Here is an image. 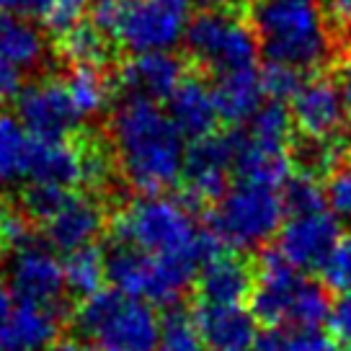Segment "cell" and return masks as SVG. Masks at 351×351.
<instances>
[{
    "mask_svg": "<svg viewBox=\"0 0 351 351\" xmlns=\"http://www.w3.org/2000/svg\"><path fill=\"white\" fill-rule=\"evenodd\" d=\"M111 143L127 184L137 191L158 197L181 181L186 143L155 101H121L111 114Z\"/></svg>",
    "mask_w": 351,
    "mask_h": 351,
    "instance_id": "obj_1",
    "label": "cell"
},
{
    "mask_svg": "<svg viewBox=\"0 0 351 351\" xmlns=\"http://www.w3.org/2000/svg\"><path fill=\"white\" fill-rule=\"evenodd\" d=\"M114 238L158 258L189 261L197 269L217 261L222 243L212 230H199L191 209L168 197H143L114 219Z\"/></svg>",
    "mask_w": 351,
    "mask_h": 351,
    "instance_id": "obj_2",
    "label": "cell"
},
{
    "mask_svg": "<svg viewBox=\"0 0 351 351\" xmlns=\"http://www.w3.org/2000/svg\"><path fill=\"white\" fill-rule=\"evenodd\" d=\"M251 29L266 62L305 73L328 57L320 0H256Z\"/></svg>",
    "mask_w": 351,
    "mask_h": 351,
    "instance_id": "obj_3",
    "label": "cell"
},
{
    "mask_svg": "<svg viewBox=\"0 0 351 351\" xmlns=\"http://www.w3.org/2000/svg\"><path fill=\"white\" fill-rule=\"evenodd\" d=\"M330 313V297L326 287L310 282L292 263L282 258L276 248L261 253L253 282L251 315L276 326H318Z\"/></svg>",
    "mask_w": 351,
    "mask_h": 351,
    "instance_id": "obj_4",
    "label": "cell"
},
{
    "mask_svg": "<svg viewBox=\"0 0 351 351\" xmlns=\"http://www.w3.org/2000/svg\"><path fill=\"white\" fill-rule=\"evenodd\" d=\"M75 326L93 351H158L163 320L145 300L114 289L80 302Z\"/></svg>",
    "mask_w": 351,
    "mask_h": 351,
    "instance_id": "obj_5",
    "label": "cell"
},
{
    "mask_svg": "<svg viewBox=\"0 0 351 351\" xmlns=\"http://www.w3.org/2000/svg\"><path fill=\"white\" fill-rule=\"evenodd\" d=\"M285 215V202L276 189L238 181L209 212V230L222 245L251 251L279 235Z\"/></svg>",
    "mask_w": 351,
    "mask_h": 351,
    "instance_id": "obj_6",
    "label": "cell"
},
{
    "mask_svg": "<svg viewBox=\"0 0 351 351\" xmlns=\"http://www.w3.org/2000/svg\"><path fill=\"white\" fill-rule=\"evenodd\" d=\"M197 276V266L176 258H158L130 245H114L106 253V282L150 305H176Z\"/></svg>",
    "mask_w": 351,
    "mask_h": 351,
    "instance_id": "obj_7",
    "label": "cell"
},
{
    "mask_svg": "<svg viewBox=\"0 0 351 351\" xmlns=\"http://www.w3.org/2000/svg\"><path fill=\"white\" fill-rule=\"evenodd\" d=\"M186 49L215 75L256 67L258 39L248 23L222 8L197 13L186 29Z\"/></svg>",
    "mask_w": 351,
    "mask_h": 351,
    "instance_id": "obj_8",
    "label": "cell"
},
{
    "mask_svg": "<svg viewBox=\"0 0 351 351\" xmlns=\"http://www.w3.org/2000/svg\"><path fill=\"white\" fill-rule=\"evenodd\" d=\"M191 0H121L109 32L132 55L171 52L186 36Z\"/></svg>",
    "mask_w": 351,
    "mask_h": 351,
    "instance_id": "obj_9",
    "label": "cell"
},
{
    "mask_svg": "<svg viewBox=\"0 0 351 351\" xmlns=\"http://www.w3.org/2000/svg\"><path fill=\"white\" fill-rule=\"evenodd\" d=\"M5 282L23 305H36L57 313L65 300V269L55 251L44 243L29 241L16 248L5 266Z\"/></svg>",
    "mask_w": 351,
    "mask_h": 351,
    "instance_id": "obj_10",
    "label": "cell"
},
{
    "mask_svg": "<svg viewBox=\"0 0 351 351\" xmlns=\"http://www.w3.org/2000/svg\"><path fill=\"white\" fill-rule=\"evenodd\" d=\"M16 119L36 140H67L83 117L65 83L57 77H44L21 88L16 96Z\"/></svg>",
    "mask_w": 351,
    "mask_h": 351,
    "instance_id": "obj_11",
    "label": "cell"
},
{
    "mask_svg": "<svg viewBox=\"0 0 351 351\" xmlns=\"http://www.w3.org/2000/svg\"><path fill=\"white\" fill-rule=\"evenodd\" d=\"M232 134H209L186 147L184 160V202L186 207H202L219 202L228 191V173L232 171Z\"/></svg>",
    "mask_w": 351,
    "mask_h": 351,
    "instance_id": "obj_12",
    "label": "cell"
},
{
    "mask_svg": "<svg viewBox=\"0 0 351 351\" xmlns=\"http://www.w3.org/2000/svg\"><path fill=\"white\" fill-rule=\"evenodd\" d=\"M44 57V34L26 19L0 13V101L16 99L23 88V77L42 65Z\"/></svg>",
    "mask_w": 351,
    "mask_h": 351,
    "instance_id": "obj_13",
    "label": "cell"
},
{
    "mask_svg": "<svg viewBox=\"0 0 351 351\" xmlns=\"http://www.w3.org/2000/svg\"><path fill=\"white\" fill-rule=\"evenodd\" d=\"M339 241V219L330 212H315V215H300V217L287 219L279 230L276 251L297 271L323 269V263L328 261Z\"/></svg>",
    "mask_w": 351,
    "mask_h": 351,
    "instance_id": "obj_14",
    "label": "cell"
},
{
    "mask_svg": "<svg viewBox=\"0 0 351 351\" xmlns=\"http://www.w3.org/2000/svg\"><path fill=\"white\" fill-rule=\"evenodd\" d=\"M292 124L310 140H328L343 124V104L339 88L330 77L305 80L297 96L289 101Z\"/></svg>",
    "mask_w": 351,
    "mask_h": 351,
    "instance_id": "obj_15",
    "label": "cell"
},
{
    "mask_svg": "<svg viewBox=\"0 0 351 351\" xmlns=\"http://www.w3.org/2000/svg\"><path fill=\"white\" fill-rule=\"evenodd\" d=\"M186 77L184 62L173 52L132 55L119 70V83L132 99L168 101Z\"/></svg>",
    "mask_w": 351,
    "mask_h": 351,
    "instance_id": "obj_16",
    "label": "cell"
},
{
    "mask_svg": "<svg viewBox=\"0 0 351 351\" xmlns=\"http://www.w3.org/2000/svg\"><path fill=\"white\" fill-rule=\"evenodd\" d=\"M101 230H104V209L96 199L80 194H73L55 217L44 222L47 245L67 256L93 245Z\"/></svg>",
    "mask_w": 351,
    "mask_h": 351,
    "instance_id": "obj_17",
    "label": "cell"
},
{
    "mask_svg": "<svg viewBox=\"0 0 351 351\" xmlns=\"http://www.w3.org/2000/svg\"><path fill=\"white\" fill-rule=\"evenodd\" d=\"M230 134L232 147H235L232 173L238 176V181L279 191L292 178V158L287 153V147L253 143L243 130H232Z\"/></svg>",
    "mask_w": 351,
    "mask_h": 351,
    "instance_id": "obj_18",
    "label": "cell"
},
{
    "mask_svg": "<svg viewBox=\"0 0 351 351\" xmlns=\"http://www.w3.org/2000/svg\"><path fill=\"white\" fill-rule=\"evenodd\" d=\"M194 326L204 349L209 351H253L256 346V318L243 307H217L199 302Z\"/></svg>",
    "mask_w": 351,
    "mask_h": 351,
    "instance_id": "obj_19",
    "label": "cell"
},
{
    "mask_svg": "<svg viewBox=\"0 0 351 351\" xmlns=\"http://www.w3.org/2000/svg\"><path fill=\"white\" fill-rule=\"evenodd\" d=\"M32 184L70 189L86 184V153L70 140H36L32 145L29 173Z\"/></svg>",
    "mask_w": 351,
    "mask_h": 351,
    "instance_id": "obj_20",
    "label": "cell"
},
{
    "mask_svg": "<svg viewBox=\"0 0 351 351\" xmlns=\"http://www.w3.org/2000/svg\"><path fill=\"white\" fill-rule=\"evenodd\" d=\"M168 117L184 140L197 143V140L215 134L219 114L215 106L212 86H207L199 77H184V83L168 99Z\"/></svg>",
    "mask_w": 351,
    "mask_h": 351,
    "instance_id": "obj_21",
    "label": "cell"
},
{
    "mask_svg": "<svg viewBox=\"0 0 351 351\" xmlns=\"http://www.w3.org/2000/svg\"><path fill=\"white\" fill-rule=\"evenodd\" d=\"M253 282L256 274L248 269V263L222 253L217 261L207 263L199 274V302L217 307H243V302L253 295Z\"/></svg>",
    "mask_w": 351,
    "mask_h": 351,
    "instance_id": "obj_22",
    "label": "cell"
},
{
    "mask_svg": "<svg viewBox=\"0 0 351 351\" xmlns=\"http://www.w3.org/2000/svg\"><path fill=\"white\" fill-rule=\"evenodd\" d=\"M57 328V313L16 302L8 320L0 326V351H44L55 343Z\"/></svg>",
    "mask_w": 351,
    "mask_h": 351,
    "instance_id": "obj_23",
    "label": "cell"
},
{
    "mask_svg": "<svg viewBox=\"0 0 351 351\" xmlns=\"http://www.w3.org/2000/svg\"><path fill=\"white\" fill-rule=\"evenodd\" d=\"M215 106L222 121L228 124H248L253 114L263 106V86L256 67L217 75V83L212 86Z\"/></svg>",
    "mask_w": 351,
    "mask_h": 351,
    "instance_id": "obj_24",
    "label": "cell"
},
{
    "mask_svg": "<svg viewBox=\"0 0 351 351\" xmlns=\"http://www.w3.org/2000/svg\"><path fill=\"white\" fill-rule=\"evenodd\" d=\"M34 137L13 114H0V184H19L29 173Z\"/></svg>",
    "mask_w": 351,
    "mask_h": 351,
    "instance_id": "obj_25",
    "label": "cell"
},
{
    "mask_svg": "<svg viewBox=\"0 0 351 351\" xmlns=\"http://www.w3.org/2000/svg\"><path fill=\"white\" fill-rule=\"evenodd\" d=\"M65 269V287L73 297L88 300V297L99 295L106 282V253L88 245L83 251H75L67 256L62 263Z\"/></svg>",
    "mask_w": 351,
    "mask_h": 351,
    "instance_id": "obj_26",
    "label": "cell"
},
{
    "mask_svg": "<svg viewBox=\"0 0 351 351\" xmlns=\"http://www.w3.org/2000/svg\"><path fill=\"white\" fill-rule=\"evenodd\" d=\"M253 351H333V341L318 326H276L256 339Z\"/></svg>",
    "mask_w": 351,
    "mask_h": 351,
    "instance_id": "obj_27",
    "label": "cell"
},
{
    "mask_svg": "<svg viewBox=\"0 0 351 351\" xmlns=\"http://www.w3.org/2000/svg\"><path fill=\"white\" fill-rule=\"evenodd\" d=\"M65 86L80 117H96L109 106L111 83L101 75L99 67H75Z\"/></svg>",
    "mask_w": 351,
    "mask_h": 351,
    "instance_id": "obj_28",
    "label": "cell"
},
{
    "mask_svg": "<svg viewBox=\"0 0 351 351\" xmlns=\"http://www.w3.org/2000/svg\"><path fill=\"white\" fill-rule=\"evenodd\" d=\"M62 55L75 67H99L109 57V39L96 23L80 21L75 29L62 34Z\"/></svg>",
    "mask_w": 351,
    "mask_h": 351,
    "instance_id": "obj_29",
    "label": "cell"
},
{
    "mask_svg": "<svg viewBox=\"0 0 351 351\" xmlns=\"http://www.w3.org/2000/svg\"><path fill=\"white\" fill-rule=\"evenodd\" d=\"M243 132L253 143L269 145V147H287L289 134H292V114L287 109V104L266 101L253 114V119L243 127Z\"/></svg>",
    "mask_w": 351,
    "mask_h": 351,
    "instance_id": "obj_30",
    "label": "cell"
},
{
    "mask_svg": "<svg viewBox=\"0 0 351 351\" xmlns=\"http://www.w3.org/2000/svg\"><path fill=\"white\" fill-rule=\"evenodd\" d=\"M282 202H285V212L289 217L326 212V189L315 181V176H292L282 186Z\"/></svg>",
    "mask_w": 351,
    "mask_h": 351,
    "instance_id": "obj_31",
    "label": "cell"
},
{
    "mask_svg": "<svg viewBox=\"0 0 351 351\" xmlns=\"http://www.w3.org/2000/svg\"><path fill=\"white\" fill-rule=\"evenodd\" d=\"M158 351H207L199 339L194 320L181 310H171L163 318V333Z\"/></svg>",
    "mask_w": 351,
    "mask_h": 351,
    "instance_id": "obj_32",
    "label": "cell"
},
{
    "mask_svg": "<svg viewBox=\"0 0 351 351\" xmlns=\"http://www.w3.org/2000/svg\"><path fill=\"white\" fill-rule=\"evenodd\" d=\"M70 197H73V191H67V189L44 186V184H29L21 197V207L32 219H42V222H47V219H52L60 209L65 207V202Z\"/></svg>",
    "mask_w": 351,
    "mask_h": 351,
    "instance_id": "obj_33",
    "label": "cell"
},
{
    "mask_svg": "<svg viewBox=\"0 0 351 351\" xmlns=\"http://www.w3.org/2000/svg\"><path fill=\"white\" fill-rule=\"evenodd\" d=\"M258 75H261L263 96H269V101H276V104L292 101L297 96V90L302 88V83H305L302 73L285 65H274V62H266L258 70Z\"/></svg>",
    "mask_w": 351,
    "mask_h": 351,
    "instance_id": "obj_34",
    "label": "cell"
},
{
    "mask_svg": "<svg viewBox=\"0 0 351 351\" xmlns=\"http://www.w3.org/2000/svg\"><path fill=\"white\" fill-rule=\"evenodd\" d=\"M323 279L330 289H339L343 295L351 292V235L341 238L336 243L333 253L328 256V261L323 263Z\"/></svg>",
    "mask_w": 351,
    "mask_h": 351,
    "instance_id": "obj_35",
    "label": "cell"
},
{
    "mask_svg": "<svg viewBox=\"0 0 351 351\" xmlns=\"http://www.w3.org/2000/svg\"><path fill=\"white\" fill-rule=\"evenodd\" d=\"M326 204L336 219H351V163H343L330 173L326 184Z\"/></svg>",
    "mask_w": 351,
    "mask_h": 351,
    "instance_id": "obj_36",
    "label": "cell"
},
{
    "mask_svg": "<svg viewBox=\"0 0 351 351\" xmlns=\"http://www.w3.org/2000/svg\"><path fill=\"white\" fill-rule=\"evenodd\" d=\"M88 8V0H52L49 11L44 13L42 23L55 34H67L83 21V13Z\"/></svg>",
    "mask_w": 351,
    "mask_h": 351,
    "instance_id": "obj_37",
    "label": "cell"
},
{
    "mask_svg": "<svg viewBox=\"0 0 351 351\" xmlns=\"http://www.w3.org/2000/svg\"><path fill=\"white\" fill-rule=\"evenodd\" d=\"M328 326H330V336L339 341V343H343L346 351H349L351 349V292L349 295H341L330 305Z\"/></svg>",
    "mask_w": 351,
    "mask_h": 351,
    "instance_id": "obj_38",
    "label": "cell"
},
{
    "mask_svg": "<svg viewBox=\"0 0 351 351\" xmlns=\"http://www.w3.org/2000/svg\"><path fill=\"white\" fill-rule=\"evenodd\" d=\"M52 0H0V13H8L16 19H44Z\"/></svg>",
    "mask_w": 351,
    "mask_h": 351,
    "instance_id": "obj_39",
    "label": "cell"
},
{
    "mask_svg": "<svg viewBox=\"0 0 351 351\" xmlns=\"http://www.w3.org/2000/svg\"><path fill=\"white\" fill-rule=\"evenodd\" d=\"M336 88H339L341 104H343V114L351 119V57H346L339 65V73H336Z\"/></svg>",
    "mask_w": 351,
    "mask_h": 351,
    "instance_id": "obj_40",
    "label": "cell"
},
{
    "mask_svg": "<svg viewBox=\"0 0 351 351\" xmlns=\"http://www.w3.org/2000/svg\"><path fill=\"white\" fill-rule=\"evenodd\" d=\"M320 8H323V13H328V19L333 23L351 29V0H323Z\"/></svg>",
    "mask_w": 351,
    "mask_h": 351,
    "instance_id": "obj_41",
    "label": "cell"
},
{
    "mask_svg": "<svg viewBox=\"0 0 351 351\" xmlns=\"http://www.w3.org/2000/svg\"><path fill=\"white\" fill-rule=\"evenodd\" d=\"M13 307H16V302H13L11 287H8V282L0 276V326L8 320V315L13 313Z\"/></svg>",
    "mask_w": 351,
    "mask_h": 351,
    "instance_id": "obj_42",
    "label": "cell"
},
{
    "mask_svg": "<svg viewBox=\"0 0 351 351\" xmlns=\"http://www.w3.org/2000/svg\"><path fill=\"white\" fill-rule=\"evenodd\" d=\"M44 351H93L88 343L83 341H75V339H62V341H55V343H49Z\"/></svg>",
    "mask_w": 351,
    "mask_h": 351,
    "instance_id": "obj_43",
    "label": "cell"
},
{
    "mask_svg": "<svg viewBox=\"0 0 351 351\" xmlns=\"http://www.w3.org/2000/svg\"><path fill=\"white\" fill-rule=\"evenodd\" d=\"M202 5H207V8H222V5H228L232 0H199Z\"/></svg>",
    "mask_w": 351,
    "mask_h": 351,
    "instance_id": "obj_44",
    "label": "cell"
},
{
    "mask_svg": "<svg viewBox=\"0 0 351 351\" xmlns=\"http://www.w3.org/2000/svg\"><path fill=\"white\" fill-rule=\"evenodd\" d=\"M8 219V212H5V202H3V197H0V230H3V222Z\"/></svg>",
    "mask_w": 351,
    "mask_h": 351,
    "instance_id": "obj_45",
    "label": "cell"
}]
</instances>
